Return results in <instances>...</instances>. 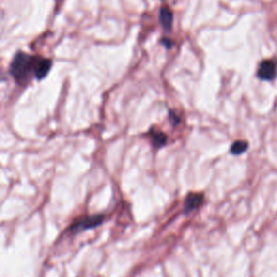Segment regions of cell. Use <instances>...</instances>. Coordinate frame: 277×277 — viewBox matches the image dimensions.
<instances>
[{"label":"cell","mask_w":277,"mask_h":277,"mask_svg":"<svg viewBox=\"0 0 277 277\" xmlns=\"http://www.w3.org/2000/svg\"><path fill=\"white\" fill-rule=\"evenodd\" d=\"M38 59L39 58L31 57L24 52H17L15 55L9 67V72L18 85L26 86L33 76L35 77Z\"/></svg>","instance_id":"1"},{"label":"cell","mask_w":277,"mask_h":277,"mask_svg":"<svg viewBox=\"0 0 277 277\" xmlns=\"http://www.w3.org/2000/svg\"><path fill=\"white\" fill-rule=\"evenodd\" d=\"M104 215H85L81 218L75 220L71 226H69V233L72 234H79L85 232L87 230L98 228L99 225L103 223Z\"/></svg>","instance_id":"2"},{"label":"cell","mask_w":277,"mask_h":277,"mask_svg":"<svg viewBox=\"0 0 277 277\" xmlns=\"http://www.w3.org/2000/svg\"><path fill=\"white\" fill-rule=\"evenodd\" d=\"M205 201V196L202 193H190L184 200V207L183 211L184 214H190L194 210L198 209L201 207Z\"/></svg>","instance_id":"3"},{"label":"cell","mask_w":277,"mask_h":277,"mask_svg":"<svg viewBox=\"0 0 277 277\" xmlns=\"http://www.w3.org/2000/svg\"><path fill=\"white\" fill-rule=\"evenodd\" d=\"M276 62L273 60H265L260 64L258 76L262 80H272L276 76Z\"/></svg>","instance_id":"4"},{"label":"cell","mask_w":277,"mask_h":277,"mask_svg":"<svg viewBox=\"0 0 277 277\" xmlns=\"http://www.w3.org/2000/svg\"><path fill=\"white\" fill-rule=\"evenodd\" d=\"M147 135H149V137H150L152 145H153L157 150L167 144L168 137H167V135H166V133H164L163 131H160L159 129L152 128V129H150V131H149V133H147Z\"/></svg>","instance_id":"5"},{"label":"cell","mask_w":277,"mask_h":277,"mask_svg":"<svg viewBox=\"0 0 277 277\" xmlns=\"http://www.w3.org/2000/svg\"><path fill=\"white\" fill-rule=\"evenodd\" d=\"M51 66H52L51 60L39 58L38 62H37L35 77L38 80H41L43 78H45L46 76L48 75V73L50 72V68H51Z\"/></svg>","instance_id":"6"},{"label":"cell","mask_w":277,"mask_h":277,"mask_svg":"<svg viewBox=\"0 0 277 277\" xmlns=\"http://www.w3.org/2000/svg\"><path fill=\"white\" fill-rule=\"evenodd\" d=\"M159 21L161 23L163 29L167 31H171L172 27V21H173V15L170 9L167 6L161 7L160 13H159Z\"/></svg>","instance_id":"7"},{"label":"cell","mask_w":277,"mask_h":277,"mask_svg":"<svg viewBox=\"0 0 277 277\" xmlns=\"http://www.w3.org/2000/svg\"><path fill=\"white\" fill-rule=\"evenodd\" d=\"M248 149V143L246 141H236L231 146V153L233 155H241Z\"/></svg>","instance_id":"8"}]
</instances>
